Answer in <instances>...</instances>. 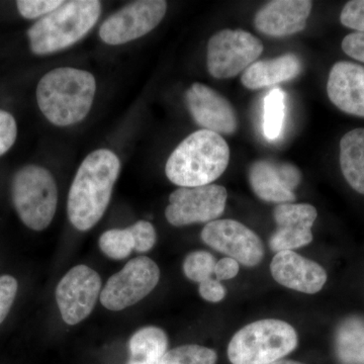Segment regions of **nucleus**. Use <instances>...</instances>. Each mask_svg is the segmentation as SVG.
I'll list each match as a JSON object with an SVG mask.
<instances>
[{
    "label": "nucleus",
    "instance_id": "1",
    "mask_svg": "<svg viewBox=\"0 0 364 364\" xmlns=\"http://www.w3.org/2000/svg\"><path fill=\"white\" fill-rule=\"evenodd\" d=\"M119 171L121 162L111 150L93 151L81 163L67 202L69 221L78 231H88L102 219Z\"/></svg>",
    "mask_w": 364,
    "mask_h": 364
},
{
    "label": "nucleus",
    "instance_id": "2",
    "mask_svg": "<svg viewBox=\"0 0 364 364\" xmlns=\"http://www.w3.org/2000/svg\"><path fill=\"white\" fill-rule=\"evenodd\" d=\"M95 91L97 82L90 72L70 67L53 69L38 85V105L50 123L73 126L90 114Z\"/></svg>",
    "mask_w": 364,
    "mask_h": 364
},
{
    "label": "nucleus",
    "instance_id": "3",
    "mask_svg": "<svg viewBox=\"0 0 364 364\" xmlns=\"http://www.w3.org/2000/svg\"><path fill=\"white\" fill-rule=\"evenodd\" d=\"M229 146L219 134L196 131L176 148L165 166V173L179 188L208 186L226 171Z\"/></svg>",
    "mask_w": 364,
    "mask_h": 364
},
{
    "label": "nucleus",
    "instance_id": "4",
    "mask_svg": "<svg viewBox=\"0 0 364 364\" xmlns=\"http://www.w3.org/2000/svg\"><path fill=\"white\" fill-rule=\"evenodd\" d=\"M102 13L97 0L64 1L28 31L30 48L37 55L62 51L87 35Z\"/></svg>",
    "mask_w": 364,
    "mask_h": 364
},
{
    "label": "nucleus",
    "instance_id": "5",
    "mask_svg": "<svg viewBox=\"0 0 364 364\" xmlns=\"http://www.w3.org/2000/svg\"><path fill=\"white\" fill-rule=\"evenodd\" d=\"M293 326L282 320L256 321L239 330L228 346L232 364H272L298 346Z\"/></svg>",
    "mask_w": 364,
    "mask_h": 364
},
{
    "label": "nucleus",
    "instance_id": "6",
    "mask_svg": "<svg viewBox=\"0 0 364 364\" xmlns=\"http://www.w3.org/2000/svg\"><path fill=\"white\" fill-rule=\"evenodd\" d=\"M11 196L21 222L33 231L50 226L56 214L58 189L49 170L28 165L16 172L11 183Z\"/></svg>",
    "mask_w": 364,
    "mask_h": 364
},
{
    "label": "nucleus",
    "instance_id": "7",
    "mask_svg": "<svg viewBox=\"0 0 364 364\" xmlns=\"http://www.w3.org/2000/svg\"><path fill=\"white\" fill-rule=\"evenodd\" d=\"M263 52L262 42L243 30H222L208 44V70L213 77H235L245 71Z\"/></svg>",
    "mask_w": 364,
    "mask_h": 364
},
{
    "label": "nucleus",
    "instance_id": "8",
    "mask_svg": "<svg viewBox=\"0 0 364 364\" xmlns=\"http://www.w3.org/2000/svg\"><path fill=\"white\" fill-rule=\"evenodd\" d=\"M159 279L160 269L154 261L146 256L134 258L107 280L100 303L114 312L124 310L147 296Z\"/></svg>",
    "mask_w": 364,
    "mask_h": 364
},
{
    "label": "nucleus",
    "instance_id": "9",
    "mask_svg": "<svg viewBox=\"0 0 364 364\" xmlns=\"http://www.w3.org/2000/svg\"><path fill=\"white\" fill-rule=\"evenodd\" d=\"M227 198V189L218 184L179 188L169 196L165 217L174 227L215 221L224 213Z\"/></svg>",
    "mask_w": 364,
    "mask_h": 364
},
{
    "label": "nucleus",
    "instance_id": "10",
    "mask_svg": "<svg viewBox=\"0 0 364 364\" xmlns=\"http://www.w3.org/2000/svg\"><path fill=\"white\" fill-rule=\"evenodd\" d=\"M167 11L164 0H141L112 14L100 28V39L107 45H123L147 35L163 20Z\"/></svg>",
    "mask_w": 364,
    "mask_h": 364
},
{
    "label": "nucleus",
    "instance_id": "11",
    "mask_svg": "<svg viewBox=\"0 0 364 364\" xmlns=\"http://www.w3.org/2000/svg\"><path fill=\"white\" fill-rule=\"evenodd\" d=\"M102 291V279L92 268L83 264L71 268L56 289L57 305L64 322L73 326L85 320Z\"/></svg>",
    "mask_w": 364,
    "mask_h": 364
},
{
    "label": "nucleus",
    "instance_id": "12",
    "mask_svg": "<svg viewBox=\"0 0 364 364\" xmlns=\"http://www.w3.org/2000/svg\"><path fill=\"white\" fill-rule=\"evenodd\" d=\"M200 238L210 248L226 254L244 267H256L264 257V245L259 236L235 220L208 223L203 227Z\"/></svg>",
    "mask_w": 364,
    "mask_h": 364
},
{
    "label": "nucleus",
    "instance_id": "13",
    "mask_svg": "<svg viewBox=\"0 0 364 364\" xmlns=\"http://www.w3.org/2000/svg\"><path fill=\"white\" fill-rule=\"evenodd\" d=\"M301 181V171L291 163L261 159L249 168V182L254 193L267 203H294V191Z\"/></svg>",
    "mask_w": 364,
    "mask_h": 364
},
{
    "label": "nucleus",
    "instance_id": "14",
    "mask_svg": "<svg viewBox=\"0 0 364 364\" xmlns=\"http://www.w3.org/2000/svg\"><path fill=\"white\" fill-rule=\"evenodd\" d=\"M318 213L309 203H282L274 208L277 229L269 239L273 252L293 251L313 241L312 227Z\"/></svg>",
    "mask_w": 364,
    "mask_h": 364
},
{
    "label": "nucleus",
    "instance_id": "15",
    "mask_svg": "<svg viewBox=\"0 0 364 364\" xmlns=\"http://www.w3.org/2000/svg\"><path fill=\"white\" fill-rule=\"evenodd\" d=\"M186 105L191 117L203 130L231 135L237 129L234 107L226 97L203 85L193 83L186 92Z\"/></svg>",
    "mask_w": 364,
    "mask_h": 364
},
{
    "label": "nucleus",
    "instance_id": "16",
    "mask_svg": "<svg viewBox=\"0 0 364 364\" xmlns=\"http://www.w3.org/2000/svg\"><path fill=\"white\" fill-rule=\"evenodd\" d=\"M270 272L275 282L299 293L317 294L327 282L324 268L294 251L275 254L270 263Z\"/></svg>",
    "mask_w": 364,
    "mask_h": 364
},
{
    "label": "nucleus",
    "instance_id": "17",
    "mask_svg": "<svg viewBox=\"0 0 364 364\" xmlns=\"http://www.w3.org/2000/svg\"><path fill=\"white\" fill-rule=\"evenodd\" d=\"M312 7L309 0H274L261 7L254 25L263 35L287 37L306 28Z\"/></svg>",
    "mask_w": 364,
    "mask_h": 364
},
{
    "label": "nucleus",
    "instance_id": "18",
    "mask_svg": "<svg viewBox=\"0 0 364 364\" xmlns=\"http://www.w3.org/2000/svg\"><path fill=\"white\" fill-rule=\"evenodd\" d=\"M327 93L340 111L364 117V67L347 61L335 63L328 78Z\"/></svg>",
    "mask_w": 364,
    "mask_h": 364
},
{
    "label": "nucleus",
    "instance_id": "19",
    "mask_svg": "<svg viewBox=\"0 0 364 364\" xmlns=\"http://www.w3.org/2000/svg\"><path fill=\"white\" fill-rule=\"evenodd\" d=\"M301 68V59L289 53L277 58L254 62L242 74L241 82L248 90H260L296 78Z\"/></svg>",
    "mask_w": 364,
    "mask_h": 364
},
{
    "label": "nucleus",
    "instance_id": "20",
    "mask_svg": "<svg viewBox=\"0 0 364 364\" xmlns=\"http://www.w3.org/2000/svg\"><path fill=\"white\" fill-rule=\"evenodd\" d=\"M339 159L344 178L354 191L364 195V128L342 136Z\"/></svg>",
    "mask_w": 364,
    "mask_h": 364
},
{
    "label": "nucleus",
    "instance_id": "21",
    "mask_svg": "<svg viewBox=\"0 0 364 364\" xmlns=\"http://www.w3.org/2000/svg\"><path fill=\"white\" fill-rule=\"evenodd\" d=\"M335 353L342 364H364V317L352 315L337 326Z\"/></svg>",
    "mask_w": 364,
    "mask_h": 364
},
{
    "label": "nucleus",
    "instance_id": "22",
    "mask_svg": "<svg viewBox=\"0 0 364 364\" xmlns=\"http://www.w3.org/2000/svg\"><path fill=\"white\" fill-rule=\"evenodd\" d=\"M168 348V337L161 328L147 326L134 333L129 341L132 363L161 364Z\"/></svg>",
    "mask_w": 364,
    "mask_h": 364
},
{
    "label": "nucleus",
    "instance_id": "23",
    "mask_svg": "<svg viewBox=\"0 0 364 364\" xmlns=\"http://www.w3.org/2000/svg\"><path fill=\"white\" fill-rule=\"evenodd\" d=\"M286 95L280 88H273L264 100L263 132L269 141L277 140L284 129Z\"/></svg>",
    "mask_w": 364,
    "mask_h": 364
},
{
    "label": "nucleus",
    "instance_id": "24",
    "mask_svg": "<svg viewBox=\"0 0 364 364\" xmlns=\"http://www.w3.org/2000/svg\"><path fill=\"white\" fill-rule=\"evenodd\" d=\"M100 250L114 260H122L128 257L134 250V239L130 229H112L100 236Z\"/></svg>",
    "mask_w": 364,
    "mask_h": 364
},
{
    "label": "nucleus",
    "instance_id": "25",
    "mask_svg": "<svg viewBox=\"0 0 364 364\" xmlns=\"http://www.w3.org/2000/svg\"><path fill=\"white\" fill-rule=\"evenodd\" d=\"M217 353L200 345H182L167 351L161 364H215Z\"/></svg>",
    "mask_w": 364,
    "mask_h": 364
},
{
    "label": "nucleus",
    "instance_id": "26",
    "mask_svg": "<svg viewBox=\"0 0 364 364\" xmlns=\"http://www.w3.org/2000/svg\"><path fill=\"white\" fill-rule=\"evenodd\" d=\"M215 256L208 251H193L184 259L183 272L188 279L200 284L210 279L215 272Z\"/></svg>",
    "mask_w": 364,
    "mask_h": 364
},
{
    "label": "nucleus",
    "instance_id": "27",
    "mask_svg": "<svg viewBox=\"0 0 364 364\" xmlns=\"http://www.w3.org/2000/svg\"><path fill=\"white\" fill-rule=\"evenodd\" d=\"M134 239V250L145 253L154 247L157 235L155 228L147 221H139L129 227Z\"/></svg>",
    "mask_w": 364,
    "mask_h": 364
},
{
    "label": "nucleus",
    "instance_id": "28",
    "mask_svg": "<svg viewBox=\"0 0 364 364\" xmlns=\"http://www.w3.org/2000/svg\"><path fill=\"white\" fill-rule=\"evenodd\" d=\"M63 2L58 0H20L16 1V7L21 16L28 20H33L41 16L44 18L58 9Z\"/></svg>",
    "mask_w": 364,
    "mask_h": 364
},
{
    "label": "nucleus",
    "instance_id": "29",
    "mask_svg": "<svg viewBox=\"0 0 364 364\" xmlns=\"http://www.w3.org/2000/svg\"><path fill=\"white\" fill-rule=\"evenodd\" d=\"M340 21L346 28L364 33V0H351L345 4Z\"/></svg>",
    "mask_w": 364,
    "mask_h": 364
},
{
    "label": "nucleus",
    "instance_id": "30",
    "mask_svg": "<svg viewBox=\"0 0 364 364\" xmlns=\"http://www.w3.org/2000/svg\"><path fill=\"white\" fill-rule=\"evenodd\" d=\"M18 287V282L11 275L0 277V325L6 320L13 306Z\"/></svg>",
    "mask_w": 364,
    "mask_h": 364
},
{
    "label": "nucleus",
    "instance_id": "31",
    "mask_svg": "<svg viewBox=\"0 0 364 364\" xmlns=\"http://www.w3.org/2000/svg\"><path fill=\"white\" fill-rule=\"evenodd\" d=\"M18 136L16 119L9 112L0 109V156L13 147Z\"/></svg>",
    "mask_w": 364,
    "mask_h": 364
},
{
    "label": "nucleus",
    "instance_id": "32",
    "mask_svg": "<svg viewBox=\"0 0 364 364\" xmlns=\"http://www.w3.org/2000/svg\"><path fill=\"white\" fill-rule=\"evenodd\" d=\"M342 50L352 59L364 63V33H352L342 41Z\"/></svg>",
    "mask_w": 364,
    "mask_h": 364
},
{
    "label": "nucleus",
    "instance_id": "33",
    "mask_svg": "<svg viewBox=\"0 0 364 364\" xmlns=\"http://www.w3.org/2000/svg\"><path fill=\"white\" fill-rule=\"evenodd\" d=\"M198 291H200V296L210 303H219L226 296L225 287L219 280L213 279L212 277L200 282Z\"/></svg>",
    "mask_w": 364,
    "mask_h": 364
},
{
    "label": "nucleus",
    "instance_id": "34",
    "mask_svg": "<svg viewBox=\"0 0 364 364\" xmlns=\"http://www.w3.org/2000/svg\"><path fill=\"white\" fill-rule=\"evenodd\" d=\"M239 269H240V267L236 260L231 257H225L217 261L214 273L220 282V280L234 279L238 274Z\"/></svg>",
    "mask_w": 364,
    "mask_h": 364
},
{
    "label": "nucleus",
    "instance_id": "35",
    "mask_svg": "<svg viewBox=\"0 0 364 364\" xmlns=\"http://www.w3.org/2000/svg\"><path fill=\"white\" fill-rule=\"evenodd\" d=\"M272 364H304L301 363H298V361L294 360H287V359H279V360L275 361Z\"/></svg>",
    "mask_w": 364,
    "mask_h": 364
}]
</instances>
